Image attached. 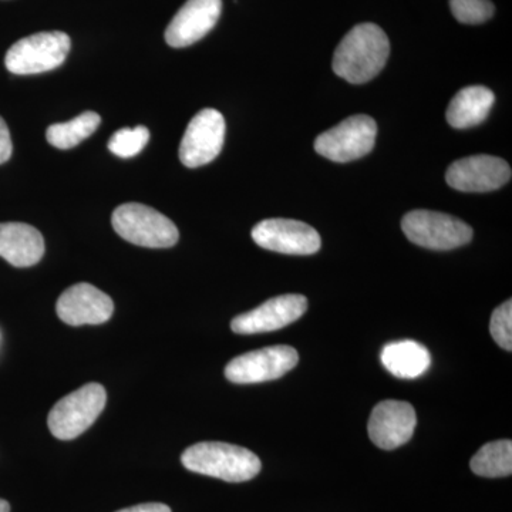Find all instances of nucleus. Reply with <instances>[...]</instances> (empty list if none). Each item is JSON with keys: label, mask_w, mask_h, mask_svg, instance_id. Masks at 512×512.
I'll return each instance as SVG.
<instances>
[{"label": "nucleus", "mask_w": 512, "mask_h": 512, "mask_svg": "<svg viewBox=\"0 0 512 512\" xmlns=\"http://www.w3.org/2000/svg\"><path fill=\"white\" fill-rule=\"evenodd\" d=\"M471 471L485 478L508 477L512 474L511 440L491 441L471 458Z\"/></svg>", "instance_id": "obj_20"}, {"label": "nucleus", "mask_w": 512, "mask_h": 512, "mask_svg": "<svg viewBox=\"0 0 512 512\" xmlns=\"http://www.w3.org/2000/svg\"><path fill=\"white\" fill-rule=\"evenodd\" d=\"M222 0H187L165 30V42L171 47H187L200 42L217 25Z\"/></svg>", "instance_id": "obj_15"}, {"label": "nucleus", "mask_w": 512, "mask_h": 512, "mask_svg": "<svg viewBox=\"0 0 512 512\" xmlns=\"http://www.w3.org/2000/svg\"><path fill=\"white\" fill-rule=\"evenodd\" d=\"M45 255V239L35 227L22 222L0 224V256L16 268L36 265Z\"/></svg>", "instance_id": "obj_16"}, {"label": "nucleus", "mask_w": 512, "mask_h": 512, "mask_svg": "<svg viewBox=\"0 0 512 512\" xmlns=\"http://www.w3.org/2000/svg\"><path fill=\"white\" fill-rule=\"evenodd\" d=\"M450 9L464 25H481L493 18L495 12L491 0H450Z\"/></svg>", "instance_id": "obj_22"}, {"label": "nucleus", "mask_w": 512, "mask_h": 512, "mask_svg": "<svg viewBox=\"0 0 512 512\" xmlns=\"http://www.w3.org/2000/svg\"><path fill=\"white\" fill-rule=\"evenodd\" d=\"M150 130L144 126L121 128L111 136L109 150L120 158L136 157L147 146Z\"/></svg>", "instance_id": "obj_21"}, {"label": "nucleus", "mask_w": 512, "mask_h": 512, "mask_svg": "<svg viewBox=\"0 0 512 512\" xmlns=\"http://www.w3.org/2000/svg\"><path fill=\"white\" fill-rule=\"evenodd\" d=\"M380 359L387 372L399 379H416L423 376L431 363L429 350L414 340L387 343Z\"/></svg>", "instance_id": "obj_18"}, {"label": "nucleus", "mask_w": 512, "mask_h": 512, "mask_svg": "<svg viewBox=\"0 0 512 512\" xmlns=\"http://www.w3.org/2000/svg\"><path fill=\"white\" fill-rule=\"evenodd\" d=\"M100 123L99 114L94 111H84L76 119L66 121V123L53 124L47 128V143L59 150H70L92 136L94 131L99 128Z\"/></svg>", "instance_id": "obj_19"}, {"label": "nucleus", "mask_w": 512, "mask_h": 512, "mask_svg": "<svg viewBox=\"0 0 512 512\" xmlns=\"http://www.w3.org/2000/svg\"><path fill=\"white\" fill-rule=\"evenodd\" d=\"M0 512H10L8 501L2 500V498H0Z\"/></svg>", "instance_id": "obj_26"}, {"label": "nucleus", "mask_w": 512, "mask_h": 512, "mask_svg": "<svg viewBox=\"0 0 512 512\" xmlns=\"http://www.w3.org/2000/svg\"><path fill=\"white\" fill-rule=\"evenodd\" d=\"M13 144L8 124L0 117V164H5L12 157Z\"/></svg>", "instance_id": "obj_24"}, {"label": "nucleus", "mask_w": 512, "mask_h": 512, "mask_svg": "<svg viewBox=\"0 0 512 512\" xmlns=\"http://www.w3.org/2000/svg\"><path fill=\"white\" fill-rule=\"evenodd\" d=\"M224 140V116L214 109L201 110L190 121L181 140V163L188 168L210 164L220 156Z\"/></svg>", "instance_id": "obj_9"}, {"label": "nucleus", "mask_w": 512, "mask_h": 512, "mask_svg": "<svg viewBox=\"0 0 512 512\" xmlns=\"http://www.w3.org/2000/svg\"><path fill=\"white\" fill-rule=\"evenodd\" d=\"M252 239L259 247L286 255H313L322 245L319 232L302 221L271 218L256 224Z\"/></svg>", "instance_id": "obj_10"}, {"label": "nucleus", "mask_w": 512, "mask_h": 512, "mask_svg": "<svg viewBox=\"0 0 512 512\" xmlns=\"http://www.w3.org/2000/svg\"><path fill=\"white\" fill-rule=\"evenodd\" d=\"M507 161L494 156L460 158L448 167L447 184L461 192H490L500 190L511 180Z\"/></svg>", "instance_id": "obj_11"}, {"label": "nucleus", "mask_w": 512, "mask_h": 512, "mask_svg": "<svg viewBox=\"0 0 512 512\" xmlns=\"http://www.w3.org/2000/svg\"><path fill=\"white\" fill-rule=\"evenodd\" d=\"M308 311V299L303 295H281L269 299L254 311L232 319L231 329L238 335L274 332L301 319Z\"/></svg>", "instance_id": "obj_12"}, {"label": "nucleus", "mask_w": 512, "mask_h": 512, "mask_svg": "<svg viewBox=\"0 0 512 512\" xmlns=\"http://www.w3.org/2000/svg\"><path fill=\"white\" fill-rule=\"evenodd\" d=\"M417 426L416 410L400 400H384L373 409L369 419V437L377 447L394 450L412 439Z\"/></svg>", "instance_id": "obj_14"}, {"label": "nucleus", "mask_w": 512, "mask_h": 512, "mask_svg": "<svg viewBox=\"0 0 512 512\" xmlns=\"http://www.w3.org/2000/svg\"><path fill=\"white\" fill-rule=\"evenodd\" d=\"M111 224L121 238L138 247L171 248L180 238L170 218L138 202H127L116 208Z\"/></svg>", "instance_id": "obj_3"}, {"label": "nucleus", "mask_w": 512, "mask_h": 512, "mask_svg": "<svg viewBox=\"0 0 512 512\" xmlns=\"http://www.w3.org/2000/svg\"><path fill=\"white\" fill-rule=\"evenodd\" d=\"M494 103V93L487 87H464L448 104L446 114L448 124L458 130L476 127L487 119Z\"/></svg>", "instance_id": "obj_17"}, {"label": "nucleus", "mask_w": 512, "mask_h": 512, "mask_svg": "<svg viewBox=\"0 0 512 512\" xmlns=\"http://www.w3.org/2000/svg\"><path fill=\"white\" fill-rule=\"evenodd\" d=\"M490 333L500 348L512 350V301L508 299L495 309L490 320Z\"/></svg>", "instance_id": "obj_23"}, {"label": "nucleus", "mask_w": 512, "mask_h": 512, "mask_svg": "<svg viewBox=\"0 0 512 512\" xmlns=\"http://www.w3.org/2000/svg\"><path fill=\"white\" fill-rule=\"evenodd\" d=\"M299 362L291 346H271L235 357L225 367V377L235 384H254L281 379Z\"/></svg>", "instance_id": "obj_8"}, {"label": "nucleus", "mask_w": 512, "mask_h": 512, "mask_svg": "<svg viewBox=\"0 0 512 512\" xmlns=\"http://www.w3.org/2000/svg\"><path fill=\"white\" fill-rule=\"evenodd\" d=\"M181 463L202 476L220 478L227 483H244L258 476L262 464L248 448L221 441H202L188 447Z\"/></svg>", "instance_id": "obj_2"}, {"label": "nucleus", "mask_w": 512, "mask_h": 512, "mask_svg": "<svg viewBox=\"0 0 512 512\" xmlns=\"http://www.w3.org/2000/svg\"><path fill=\"white\" fill-rule=\"evenodd\" d=\"M106 403V389L101 384H84L55 404L47 417V426L56 439H76L93 426Z\"/></svg>", "instance_id": "obj_4"}, {"label": "nucleus", "mask_w": 512, "mask_h": 512, "mask_svg": "<svg viewBox=\"0 0 512 512\" xmlns=\"http://www.w3.org/2000/svg\"><path fill=\"white\" fill-rule=\"evenodd\" d=\"M72 40L64 32H40L20 39L6 53V69L19 76L50 72L62 66Z\"/></svg>", "instance_id": "obj_5"}, {"label": "nucleus", "mask_w": 512, "mask_h": 512, "mask_svg": "<svg viewBox=\"0 0 512 512\" xmlns=\"http://www.w3.org/2000/svg\"><path fill=\"white\" fill-rule=\"evenodd\" d=\"M56 312L60 320L70 326L101 325L113 316L114 303L107 293L82 282L60 295Z\"/></svg>", "instance_id": "obj_13"}, {"label": "nucleus", "mask_w": 512, "mask_h": 512, "mask_svg": "<svg viewBox=\"0 0 512 512\" xmlns=\"http://www.w3.org/2000/svg\"><path fill=\"white\" fill-rule=\"evenodd\" d=\"M390 56L389 37L375 23H362L350 30L336 47L332 69L352 84H363L382 72Z\"/></svg>", "instance_id": "obj_1"}, {"label": "nucleus", "mask_w": 512, "mask_h": 512, "mask_svg": "<svg viewBox=\"0 0 512 512\" xmlns=\"http://www.w3.org/2000/svg\"><path fill=\"white\" fill-rule=\"evenodd\" d=\"M117 512H171V508L161 503H147L134 505V507L124 508Z\"/></svg>", "instance_id": "obj_25"}, {"label": "nucleus", "mask_w": 512, "mask_h": 512, "mask_svg": "<svg viewBox=\"0 0 512 512\" xmlns=\"http://www.w3.org/2000/svg\"><path fill=\"white\" fill-rule=\"evenodd\" d=\"M404 235L419 247L433 251H450L473 239V228L453 215L417 210L404 215Z\"/></svg>", "instance_id": "obj_6"}, {"label": "nucleus", "mask_w": 512, "mask_h": 512, "mask_svg": "<svg viewBox=\"0 0 512 512\" xmlns=\"http://www.w3.org/2000/svg\"><path fill=\"white\" fill-rule=\"evenodd\" d=\"M376 136V121L365 114H357L320 134L315 150L335 163H349L367 156L375 147Z\"/></svg>", "instance_id": "obj_7"}]
</instances>
